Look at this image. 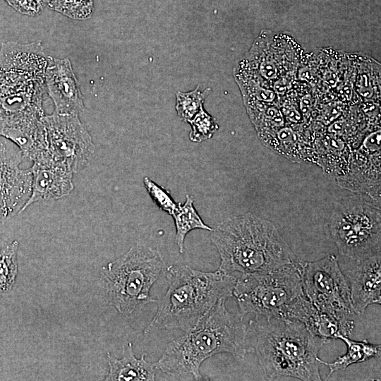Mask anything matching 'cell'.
Segmentation results:
<instances>
[{
    "instance_id": "obj_1",
    "label": "cell",
    "mask_w": 381,
    "mask_h": 381,
    "mask_svg": "<svg viewBox=\"0 0 381 381\" xmlns=\"http://www.w3.org/2000/svg\"><path fill=\"white\" fill-rule=\"evenodd\" d=\"M220 300L193 327L170 341L155 363L158 370L174 377L191 375L201 380L202 363L221 353L244 358L254 351L248 329L240 313L229 312Z\"/></svg>"
},
{
    "instance_id": "obj_2",
    "label": "cell",
    "mask_w": 381,
    "mask_h": 381,
    "mask_svg": "<svg viewBox=\"0 0 381 381\" xmlns=\"http://www.w3.org/2000/svg\"><path fill=\"white\" fill-rule=\"evenodd\" d=\"M212 232L218 270L227 274L267 272L298 259L272 222L250 212L225 219Z\"/></svg>"
},
{
    "instance_id": "obj_3",
    "label": "cell",
    "mask_w": 381,
    "mask_h": 381,
    "mask_svg": "<svg viewBox=\"0 0 381 381\" xmlns=\"http://www.w3.org/2000/svg\"><path fill=\"white\" fill-rule=\"evenodd\" d=\"M168 289L158 301L155 315L145 329L188 331L220 300L233 296L237 278L217 270L202 272L188 265L164 269Z\"/></svg>"
},
{
    "instance_id": "obj_4",
    "label": "cell",
    "mask_w": 381,
    "mask_h": 381,
    "mask_svg": "<svg viewBox=\"0 0 381 381\" xmlns=\"http://www.w3.org/2000/svg\"><path fill=\"white\" fill-rule=\"evenodd\" d=\"M248 328L255 336L253 350L267 380H322L318 354L327 341L311 334L302 322L255 317Z\"/></svg>"
},
{
    "instance_id": "obj_5",
    "label": "cell",
    "mask_w": 381,
    "mask_h": 381,
    "mask_svg": "<svg viewBox=\"0 0 381 381\" xmlns=\"http://www.w3.org/2000/svg\"><path fill=\"white\" fill-rule=\"evenodd\" d=\"M45 91V75L0 68V135L25 155L42 134Z\"/></svg>"
},
{
    "instance_id": "obj_6",
    "label": "cell",
    "mask_w": 381,
    "mask_h": 381,
    "mask_svg": "<svg viewBox=\"0 0 381 381\" xmlns=\"http://www.w3.org/2000/svg\"><path fill=\"white\" fill-rule=\"evenodd\" d=\"M166 267L162 254L151 247L136 244L101 270L109 303L129 315L137 308L156 302L150 294Z\"/></svg>"
},
{
    "instance_id": "obj_7",
    "label": "cell",
    "mask_w": 381,
    "mask_h": 381,
    "mask_svg": "<svg viewBox=\"0 0 381 381\" xmlns=\"http://www.w3.org/2000/svg\"><path fill=\"white\" fill-rule=\"evenodd\" d=\"M303 265L298 259L270 272L242 274L233 290L241 315L284 319L289 306L304 295Z\"/></svg>"
},
{
    "instance_id": "obj_8",
    "label": "cell",
    "mask_w": 381,
    "mask_h": 381,
    "mask_svg": "<svg viewBox=\"0 0 381 381\" xmlns=\"http://www.w3.org/2000/svg\"><path fill=\"white\" fill-rule=\"evenodd\" d=\"M328 229L339 253L359 262L380 255V208L361 196L337 202Z\"/></svg>"
},
{
    "instance_id": "obj_9",
    "label": "cell",
    "mask_w": 381,
    "mask_h": 381,
    "mask_svg": "<svg viewBox=\"0 0 381 381\" xmlns=\"http://www.w3.org/2000/svg\"><path fill=\"white\" fill-rule=\"evenodd\" d=\"M302 286L306 298L319 310L340 320L354 313L349 282L336 255L303 261Z\"/></svg>"
},
{
    "instance_id": "obj_10",
    "label": "cell",
    "mask_w": 381,
    "mask_h": 381,
    "mask_svg": "<svg viewBox=\"0 0 381 381\" xmlns=\"http://www.w3.org/2000/svg\"><path fill=\"white\" fill-rule=\"evenodd\" d=\"M46 151L77 173L90 163L95 152L92 137L78 115L54 112L44 115Z\"/></svg>"
},
{
    "instance_id": "obj_11",
    "label": "cell",
    "mask_w": 381,
    "mask_h": 381,
    "mask_svg": "<svg viewBox=\"0 0 381 381\" xmlns=\"http://www.w3.org/2000/svg\"><path fill=\"white\" fill-rule=\"evenodd\" d=\"M21 150L0 135V218L9 219L23 211L31 195L32 173L20 167Z\"/></svg>"
},
{
    "instance_id": "obj_12",
    "label": "cell",
    "mask_w": 381,
    "mask_h": 381,
    "mask_svg": "<svg viewBox=\"0 0 381 381\" xmlns=\"http://www.w3.org/2000/svg\"><path fill=\"white\" fill-rule=\"evenodd\" d=\"M30 168L32 173L31 195L23 210L32 203L41 200H58L73 190L72 169L64 162L42 151L33 160Z\"/></svg>"
},
{
    "instance_id": "obj_13",
    "label": "cell",
    "mask_w": 381,
    "mask_h": 381,
    "mask_svg": "<svg viewBox=\"0 0 381 381\" xmlns=\"http://www.w3.org/2000/svg\"><path fill=\"white\" fill-rule=\"evenodd\" d=\"M45 85L55 112L79 115L84 109L83 97L68 58L48 57Z\"/></svg>"
},
{
    "instance_id": "obj_14",
    "label": "cell",
    "mask_w": 381,
    "mask_h": 381,
    "mask_svg": "<svg viewBox=\"0 0 381 381\" xmlns=\"http://www.w3.org/2000/svg\"><path fill=\"white\" fill-rule=\"evenodd\" d=\"M302 322L308 332L325 341L350 337L354 329L351 319L340 320L317 308L305 295L297 298L288 308L284 318Z\"/></svg>"
},
{
    "instance_id": "obj_15",
    "label": "cell",
    "mask_w": 381,
    "mask_h": 381,
    "mask_svg": "<svg viewBox=\"0 0 381 381\" xmlns=\"http://www.w3.org/2000/svg\"><path fill=\"white\" fill-rule=\"evenodd\" d=\"M346 272L354 313L363 314L372 304L381 303L380 255L357 262Z\"/></svg>"
},
{
    "instance_id": "obj_16",
    "label": "cell",
    "mask_w": 381,
    "mask_h": 381,
    "mask_svg": "<svg viewBox=\"0 0 381 381\" xmlns=\"http://www.w3.org/2000/svg\"><path fill=\"white\" fill-rule=\"evenodd\" d=\"M48 57L40 41L26 44L6 42L0 47V68L45 75Z\"/></svg>"
},
{
    "instance_id": "obj_17",
    "label": "cell",
    "mask_w": 381,
    "mask_h": 381,
    "mask_svg": "<svg viewBox=\"0 0 381 381\" xmlns=\"http://www.w3.org/2000/svg\"><path fill=\"white\" fill-rule=\"evenodd\" d=\"M145 353L137 358L133 344L127 342L123 346V356L116 358L107 352L109 371L105 380L109 381H154L158 370L155 363H149Z\"/></svg>"
},
{
    "instance_id": "obj_18",
    "label": "cell",
    "mask_w": 381,
    "mask_h": 381,
    "mask_svg": "<svg viewBox=\"0 0 381 381\" xmlns=\"http://www.w3.org/2000/svg\"><path fill=\"white\" fill-rule=\"evenodd\" d=\"M338 339L346 344V353L330 363L319 359L320 364L327 366L329 369L327 378L336 371L345 370L351 365L365 362L380 354L381 346L371 344L367 339L358 341L342 335H340Z\"/></svg>"
},
{
    "instance_id": "obj_19",
    "label": "cell",
    "mask_w": 381,
    "mask_h": 381,
    "mask_svg": "<svg viewBox=\"0 0 381 381\" xmlns=\"http://www.w3.org/2000/svg\"><path fill=\"white\" fill-rule=\"evenodd\" d=\"M194 200L193 195L187 194L186 202L183 204L178 203L171 214L176 227L175 243L181 253L184 251L185 238L188 232L196 229L210 231L213 230L202 221L194 207Z\"/></svg>"
},
{
    "instance_id": "obj_20",
    "label": "cell",
    "mask_w": 381,
    "mask_h": 381,
    "mask_svg": "<svg viewBox=\"0 0 381 381\" xmlns=\"http://www.w3.org/2000/svg\"><path fill=\"white\" fill-rule=\"evenodd\" d=\"M210 91L211 89L209 87L200 91L199 85L191 91L185 92L177 91L175 109L179 118L184 122L193 119L203 107V103Z\"/></svg>"
},
{
    "instance_id": "obj_21",
    "label": "cell",
    "mask_w": 381,
    "mask_h": 381,
    "mask_svg": "<svg viewBox=\"0 0 381 381\" xmlns=\"http://www.w3.org/2000/svg\"><path fill=\"white\" fill-rule=\"evenodd\" d=\"M18 242L13 241L0 249V293L13 287L18 274Z\"/></svg>"
},
{
    "instance_id": "obj_22",
    "label": "cell",
    "mask_w": 381,
    "mask_h": 381,
    "mask_svg": "<svg viewBox=\"0 0 381 381\" xmlns=\"http://www.w3.org/2000/svg\"><path fill=\"white\" fill-rule=\"evenodd\" d=\"M187 123L191 127L189 139L194 143H202L209 140L219 129L215 118L207 113L203 107Z\"/></svg>"
},
{
    "instance_id": "obj_23",
    "label": "cell",
    "mask_w": 381,
    "mask_h": 381,
    "mask_svg": "<svg viewBox=\"0 0 381 381\" xmlns=\"http://www.w3.org/2000/svg\"><path fill=\"white\" fill-rule=\"evenodd\" d=\"M47 4L54 10L75 19H85L91 16L92 0H48Z\"/></svg>"
},
{
    "instance_id": "obj_24",
    "label": "cell",
    "mask_w": 381,
    "mask_h": 381,
    "mask_svg": "<svg viewBox=\"0 0 381 381\" xmlns=\"http://www.w3.org/2000/svg\"><path fill=\"white\" fill-rule=\"evenodd\" d=\"M143 183L155 205L171 215L178 203L174 201L169 192L147 176L144 177Z\"/></svg>"
},
{
    "instance_id": "obj_25",
    "label": "cell",
    "mask_w": 381,
    "mask_h": 381,
    "mask_svg": "<svg viewBox=\"0 0 381 381\" xmlns=\"http://www.w3.org/2000/svg\"><path fill=\"white\" fill-rule=\"evenodd\" d=\"M17 11L29 16L38 15L43 7L42 0H5Z\"/></svg>"
},
{
    "instance_id": "obj_26",
    "label": "cell",
    "mask_w": 381,
    "mask_h": 381,
    "mask_svg": "<svg viewBox=\"0 0 381 381\" xmlns=\"http://www.w3.org/2000/svg\"><path fill=\"white\" fill-rule=\"evenodd\" d=\"M0 220H1V218H0Z\"/></svg>"
}]
</instances>
